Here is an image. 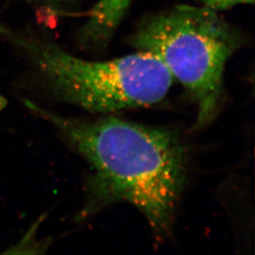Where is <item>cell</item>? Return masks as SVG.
<instances>
[{
  "label": "cell",
  "mask_w": 255,
  "mask_h": 255,
  "mask_svg": "<svg viewBox=\"0 0 255 255\" xmlns=\"http://www.w3.org/2000/svg\"><path fill=\"white\" fill-rule=\"evenodd\" d=\"M91 166L79 217L115 202L136 207L157 236H167L185 181V149L175 132L115 118L84 120L60 115L24 99Z\"/></svg>",
  "instance_id": "6da1fadb"
},
{
  "label": "cell",
  "mask_w": 255,
  "mask_h": 255,
  "mask_svg": "<svg viewBox=\"0 0 255 255\" xmlns=\"http://www.w3.org/2000/svg\"><path fill=\"white\" fill-rule=\"evenodd\" d=\"M0 36L12 44L50 99L96 114L158 104L173 78L155 56L137 51L105 61L73 56L41 34L0 24Z\"/></svg>",
  "instance_id": "7a4b0ae2"
},
{
  "label": "cell",
  "mask_w": 255,
  "mask_h": 255,
  "mask_svg": "<svg viewBox=\"0 0 255 255\" xmlns=\"http://www.w3.org/2000/svg\"><path fill=\"white\" fill-rule=\"evenodd\" d=\"M130 44L158 58L194 99L195 128L214 118L227 61L241 44L238 32L216 11L178 5L145 17Z\"/></svg>",
  "instance_id": "3957f363"
},
{
  "label": "cell",
  "mask_w": 255,
  "mask_h": 255,
  "mask_svg": "<svg viewBox=\"0 0 255 255\" xmlns=\"http://www.w3.org/2000/svg\"><path fill=\"white\" fill-rule=\"evenodd\" d=\"M133 0H99L89 19L80 28L78 39L83 46L104 47L111 41Z\"/></svg>",
  "instance_id": "277c9868"
},
{
  "label": "cell",
  "mask_w": 255,
  "mask_h": 255,
  "mask_svg": "<svg viewBox=\"0 0 255 255\" xmlns=\"http://www.w3.org/2000/svg\"><path fill=\"white\" fill-rule=\"evenodd\" d=\"M204 7L213 10H226L240 4H252L255 0H198Z\"/></svg>",
  "instance_id": "5b68a950"
},
{
  "label": "cell",
  "mask_w": 255,
  "mask_h": 255,
  "mask_svg": "<svg viewBox=\"0 0 255 255\" xmlns=\"http://www.w3.org/2000/svg\"><path fill=\"white\" fill-rule=\"evenodd\" d=\"M24 1L39 2V3H42V4L48 5L50 7L58 8V7H62L64 6H66V5L70 4L75 0H24Z\"/></svg>",
  "instance_id": "8992f818"
}]
</instances>
